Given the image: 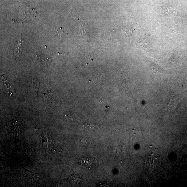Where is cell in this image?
Returning a JSON list of instances; mask_svg holds the SVG:
<instances>
[{
  "label": "cell",
  "instance_id": "7a4b0ae2",
  "mask_svg": "<svg viewBox=\"0 0 187 187\" xmlns=\"http://www.w3.org/2000/svg\"><path fill=\"white\" fill-rule=\"evenodd\" d=\"M42 142L44 146L47 149H51L54 144L53 138L49 135H45L43 137Z\"/></svg>",
  "mask_w": 187,
  "mask_h": 187
},
{
  "label": "cell",
  "instance_id": "277c9868",
  "mask_svg": "<svg viewBox=\"0 0 187 187\" xmlns=\"http://www.w3.org/2000/svg\"><path fill=\"white\" fill-rule=\"evenodd\" d=\"M177 99L175 97H173L169 100L167 104V108L169 112H172L174 110L177 104Z\"/></svg>",
  "mask_w": 187,
  "mask_h": 187
},
{
  "label": "cell",
  "instance_id": "30bf717a",
  "mask_svg": "<svg viewBox=\"0 0 187 187\" xmlns=\"http://www.w3.org/2000/svg\"><path fill=\"white\" fill-rule=\"evenodd\" d=\"M32 82L34 90L36 91V93H38L39 85H40V82L38 81H36V80H33Z\"/></svg>",
  "mask_w": 187,
  "mask_h": 187
},
{
  "label": "cell",
  "instance_id": "4fadbf2b",
  "mask_svg": "<svg viewBox=\"0 0 187 187\" xmlns=\"http://www.w3.org/2000/svg\"><path fill=\"white\" fill-rule=\"evenodd\" d=\"M97 100L99 103L103 104L104 103H105V100L102 97H100L98 98L97 99Z\"/></svg>",
  "mask_w": 187,
  "mask_h": 187
},
{
  "label": "cell",
  "instance_id": "7c38bea8",
  "mask_svg": "<svg viewBox=\"0 0 187 187\" xmlns=\"http://www.w3.org/2000/svg\"><path fill=\"white\" fill-rule=\"evenodd\" d=\"M96 56L95 55H92V54H91V55H89L86 56V58L87 59V60L92 61L93 60L94 58L96 57Z\"/></svg>",
  "mask_w": 187,
  "mask_h": 187
},
{
  "label": "cell",
  "instance_id": "5b68a950",
  "mask_svg": "<svg viewBox=\"0 0 187 187\" xmlns=\"http://www.w3.org/2000/svg\"><path fill=\"white\" fill-rule=\"evenodd\" d=\"M37 58L41 62L44 63V64H47L49 62V58L45 54L42 53H40L36 54Z\"/></svg>",
  "mask_w": 187,
  "mask_h": 187
},
{
  "label": "cell",
  "instance_id": "8992f818",
  "mask_svg": "<svg viewBox=\"0 0 187 187\" xmlns=\"http://www.w3.org/2000/svg\"><path fill=\"white\" fill-rule=\"evenodd\" d=\"M79 22V24L80 27V29H81L82 32V33L85 34L86 33V29L88 25L86 24L82 20L81 21L79 19V21H78Z\"/></svg>",
  "mask_w": 187,
  "mask_h": 187
},
{
  "label": "cell",
  "instance_id": "6da1fadb",
  "mask_svg": "<svg viewBox=\"0 0 187 187\" xmlns=\"http://www.w3.org/2000/svg\"><path fill=\"white\" fill-rule=\"evenodd\" d=\"M80 165L85 166L89 169H92L96 167L97 162L94 158H84L80 160L79 161Z\"/></svg>",
  "mask_w": 187,
  "mask_h": 187
},
{
  "label": "cell",
  "instance_id": "3957f363",
  "mask_svg": "<svg viewBox=\"0 0 187 187\" xmlns=\"http://www.w3.org/2000/svg\"><path fill=\"white\" fill-rule=\"evenodd\" d=\"M45 103L47 106H49L52 105L54 98L53 94L51 93V90H49L43 94Z\"/></svg>",
  "mask_w": 187,
  "mask_h": 187
},
{
  "label": "cell",
  "instance_id": "8fae6325",
  "mask_svg": "<svg viewBox=\"0 0 187 187\" xmlns=\"http://www.w3.org/2000/svg\"><path fill=\"white\" fill-rule=\"evenodd\" d=\"M56 33L58 36L60 37L65 36V32L63 31L61 27L56 28Z\"/></svg>",
  "mask_w": 187,
  "mask_h": 187
},
{
  "label": "cell",
  "instance_id": "52a82bcc",
  "mask_svg": "<svg viewBox=\"0 0 187 187\" xmlns=\"http://www.w3.org/2000/svg\"><path fill=\"white\" fill-rule=\"evenodd\" d=\"M22 40H21V41ZM19 43L18 45H17V47H16L14 50V54L15 56L17 57H19V53H20L21 48V43Z\"/></svg>",
  "mask_w": 187,
  "mask_h": 187
},
{
  "label": "cell",
  "instance_id": "9c48e42d",
  "mask_svg": "<svg viewBox=\"0 0 187 187\" xmlns=\"http://www.w3.org/2000/svg\"><path fill=\"white\" fill-rule=\"evenodd\" d=\"M65 116L67 118L71 121H74L78 119V117L76 115L74 114H69L66 115Z\"/></svg>",
  "mask_w": 187,
  "mask_h": 187
},
{
  "label": "cell",
  "instance_id": "ba28073f",
  "mask_svg": "<svg viewBox=\"0 0 187 187\" xmlns=\"http://www.w3.org/2000/svg\"><path fill=\"white\" fill-rule=\"evenodd\" d=\"M82 127L85 130H92L94 129L95 128V125L92 124H88L85 123L84 124Z\"/></svg>",
  "mask_w": 187,
  "mask_h": 187
}]
</instances>
